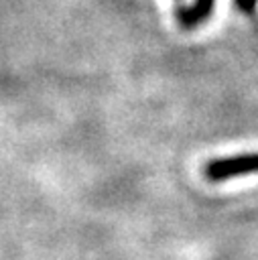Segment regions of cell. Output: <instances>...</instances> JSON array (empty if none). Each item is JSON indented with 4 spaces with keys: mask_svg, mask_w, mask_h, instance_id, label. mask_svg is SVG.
<instances>
[{
    "mask_svg": "<svg viewBox=\"0 0 258 260\" xmlns=\"http://www.w3.org/2000/svg\"><path fill=\"white\" fill-rule=\"evenodd\" d=\"M205 177L209 181H225L238 175H248V173H258V152H248V154H236V156H225V158H213L205 165L203 169Z\"/></svg>",
    "mask_w": 258,
    "mask_h": 260,
    "instance_id": "cell-1",
    "label": "cell"
},
{
    "mask_svg": "<svg viewBox=\"0 0 258 260\" xmlns=\"http://www.w3.org/2000/svg\"><path fill=\"white\" fill-rule=\"evenodd\" d=\"M213 6L215 0H195L191 6H181L177 10V20L183 28H195L211 16Z\"/></svg>",
    "mask_w": 258,
    "mask_h": 260,
    "instance_id": "cell-2",
    "label": "cell"
},
{
    "mask_svg": "<svg viewBox=\"0 0 258 260\" xmlns=\"http://www.w3.org/2000/svg\"><path fill=\"white\" fill-rule=\"evenodd\" d=\"M256 4H258V0H236V6H238L242 12H248V14L254 12Z\"/></svg>",
    "mask_w": 258,
    "mask_h": 260,
    "instance_id": "cell-3",
    "label": "cell"
}]
</instances>
